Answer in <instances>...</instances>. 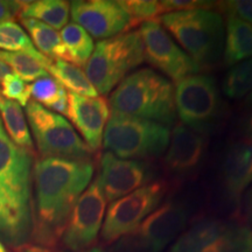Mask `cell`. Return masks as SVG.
I'll return each instance as SVG.
<instances>
[{"label":"cell","mask_w":252,"mask_h":252,"mask_svg":"<svg viewBox=\"0 0 252 252\" xmlns=\"http://www.w3.org/2000/svg\"><path fill=\"white\" fill-rule=\"evenodd\" d=\"M89 160L42 158L33 168L34 241L40 247L54 248L62 237L72 208L93 179Z\"/></svg>","instance_id":"obj_1"},{"label":"cell","mask_w":252,"mask_h":252,"mask_svg":"<svg viewBox=\"0 0 252 252\" xmlns=\"http://www.w3.org/2000/svg\"><path fill=\"white\" fill-rule=\"evenodd\" d=\"M30 151L15 145L0 121V241L13 248L33 236Z\"/></svg>","instance_id":"obj_2"},{"label":"cell","mask_w":252,"mask_h":252,"mask_svg":"<svg viewBox=\"0 0 252 252\" xmlns=\"http://www.w3.org/2000/svg\"><path fill=\"white\" fill-rule=\"evenodd\" d=\"M112 112L159 123L168 127L176 118L174 87L150 68L127 75L110 97Z\"/></svg>","instance_id":"obj_3"},{"label":"cell","mask_w":252,"mask_h":252,"mask_svg":"<svg viewBox=\"0 0 252 252\" xmlns=\"http://www.w3.org/2000/svg\"><path fill=\"white\" fill-rule=\"evenodd\" d=\"M159 20L201 70L220 62L224 46V24L220 13L212 9L171 12Z\"/></svg>","instance_id":"obj_4"},{"label":"cell","mask_w":252,"mask_h":252,"mask_svg":"<svg viewBox=\"0 0 252 252\" xmlns=\"http://www.w3.org/2000/svg\"><path fill=\"white\" fill-rule=\"evenodd\" d=\"M171 131L146 119L111 112L103 134V147L119 159L141 160L162 156Z\"/></svg>","instance_id":"obj_5"},{"label":"cell","mask_w":252,"mask_h":252,"mask_svg":"<svg viewBox=\"0 0 252 252\" xmlns=\"http://www.w3.org/2000/svg\"><path fill=\"white\" fill-rule=\"evenodd\" d=\"M144 61L139 32H126L97 43L86 63V75L97 93L106 94Z\"/></svg>","instance_id":"obj_6"},{"label":"cell","mask_w":252,"mask_h":252,"mask_svg":"<svg viewBox=\"0 0 252 252\" xmlns=\"http://www.w3.org/2000/svg\"><path fill=\"white\" fill-rule=\"evenodd\" d=\"M174 103L181 124L200 134L212 132L223 117V102L214 77L195 74L175 82Z\"/></svg>","instance_id":"obj_7"},{"label":"cell","mask_w":252,"mask_h":252,"mask_svg":"<svg viewBox=\"0 0 252 252\" xmlns=\"http://www.w3.org/2000/svg\"><path fill=\"white\" fill-rule=\"evenodd\" d=\"M26 115L37 150L43 158L89 160L94 153L70 123L59 113L30 100Z\"/></svg>","instance_id":"obj_8"},{"label":"cell","mask_w":252,"mask_h":252,"mask_svg":"<svg viewBox=\"0 0 252 252\" xmlns=\"http://www.w3.org/2000/svg\"><path fill=\"white\" fill-rule=\"evenodd\" d=\"M167 189L168 186L165 181L150 182L111 202L100 230V238L104 243H113L132 234L159 207Z\"/></svg>","instance_id":"obj_9"},{"label":"cell","mask_w":252,"mask_h":252,"mask_svg":"<svg viewBox=\"0 0 252 252\" xmlns=\"http://www.w3.org/2000/svg\"><path fill=\"white\" fill-rule=\"evenodd\" d=\"M168 252H252V231L219 220H203L182 232Z\"/></svg>","instance_id":"obj_10"},{"label":"cell","mask_w":252,"mask_h":252,"mask_svg":"<svg viewBox=\"0 0 252 252\" xmlns=\"http://www.w3.org/2000/svg\"><path fill=\"white\" fill-rule=\"evenodd\" d=\"M138 32L143 41L145 60L168 78L178 82L201 71L200 67L162 27L158 18L145 21Z\"/></svg>","instance_id":"obj_11"},{"label":"cell","mask_w":252,"mask_h":252,"mask_svg":"<svg viewBox=\"0 0 252 252\" xmlns=\"http://www.w3.org/2000/svg\"><path fill=\"white\" fill-rule=\"evenodd\" d=\"M105 207L106 200L96 179L78 197L69 216L61 237L68 250L84 251L96 242L102 230Z\"/></svg>","instance_id":"obj_12"},{"label":"cell","mask_w":252,"mask_h":252,"mask_svg":"<svg viewBox=\"0 0 252 252\" xmlns=\"http://www.w3.org/2000/svg\"><path fill=\"white\" fill-rule=\"evenodd\" d=\"M188 220V210L179 202H167L145 219L128 236V250L162 252L179 237Z\"/></svg>","instance_id":"obj_13"},{"label":"cell","mask_w":252,"mask_h":252,"mask_svg":"<svg viewBox=\"0 0 252 252\" xmlns=\"http://www.w3.org/2000/svg\"><path fill=\"white\" fill-rule=\"evenodd\" d=\"M70 15L75 24L91 37L106 40L130 32L135 25L119 1L112 0H77L70 2Z\"/></svg>","instance_id":"obj_14"},{"label":"cell","mask_w":252,"mask_h":252,"mask_svg":"<svg viewBox=\"0 0 252 252\" xmlns=\"http://www.w3.org/2000/svg\"><path fill=\"white\" fill-rule=\"evenodd\" d=\"M152 176L150 166L140 160L119 159L105 151L100 157L97 181L106 202H113L149 184Z\"/></svg>","instance_id":"obj_15"},{"label":"cell","mask_w":252,"mask_h":252,"mask_svg":"<svg viewBox=\"0 0 252 252\" xmlns=\"http://www.w3.org/2000/svg\"><path fill=\"white\" fill-rule=\"evenodd\" d=\"M67 116L84 138L88 147L93 152L98 151L110 118L108 100L98 96L86 97L70 93L68 94Z\"/></svg>","instance_id":"obj_16"},{"label":"cell","mask_w":252,"mask_h":252,"mask_svg":"<svg viewBox=\"0 0 252 252\" xmlns=\"http://www.w3.org/2000/svg\"><path fill=\"white\" fill-rule=\"evenodd\" d=\"M206 135L195 132L184 124L173 128L163 165L176 175H188L198 168L206 156Z\"/></svg>","instance_id":"obj_17"},{"label":"cell","mask_w":252,"mask_h":252,"mask_svg":"<svg viewBox=\"0 0 252 252\" xmlns=\"http://www.w3.org/2000/svg\"><path fill=\"white\" fill-rule=\"evenodd\" d=\"M223 186L230 200L238 203L252 184V144L237 141L229 147L222 168Z\"/></svg>","instance_id":"obj_18"},{"label":"cell","mask_w":252,"mask_h":252,"mask_svg":"<svg viewBox=\"0 0 252 252\" xmlns=\"http://www.w3.org/2000/svg\"><path fill=\"white\" fill-rule=\"evenodd\" d=\"M249 59H252V26L234 15H228L223 49L224 64L230 67Z\"/></svg>","instance_id":"obj_19"},{"label":"cell","mask_w":252,"mask_h":252,"mask_svg":"<svg viewBox=\"0 0 252 252\" xmlns=\"http://www.w3.org/2000/svg\"><path fill=\"white\" fill-rule=\"evenodd\" d=\"M18 15L20 19H34L54 30H62L68 25L70 2L63 0L19 1Z\"/></svg>","instance_id":"obj_20"},{"label":"cell","mask_w":252,"mask_h":252,"mask_svg":"<svg viewBox=\"0 0 252 252\" xmlns=\"http://www.w3.org/2000/svg\"><path fill=\"white\" fill-rule=\"evenodd\" d=\"M21 24L27 30L32 42L41 54L54 61L62 60L69 62L68 53L58 31L34 19H21Z\"/></svg>","instance_id":"obj_21"},{"label":"cell","mask_w":252,"mask_h":252,"mask_svg":"<svg viewBox=\"0 0 252 252\" xmlns=\"http://www.w3.org/2000/svg\"><path fill=\"white\" fill-rule=\"evenodd\" d=\"M0 115H1L4 128L8 137L18 146L33 152V140L25 113L14 100L7 99L0 93Z\"/></svg>","instance_id":"obj_22"},{"label":"cell","mask_w":252,"mask_h":252,"mask_svg":"<svg viewBox=\"0 0 252 252\" xmlns=\"http://www.w3.org/2000/svg\"><path fill=\"white\" fill-rule=\"evenodd\" d=\"M47 70L64 89L67 88L72 94L86 97H97L98 94L89 78L87 77L86 72L82 71L77 65L62 60H56L55 62L52 61Z\"/></svg>","instance_id":"obj_23"},{"label":"cell","mask_w":252,"mask_h":252,"mask_svg":"<svg viewBox=\"0 0 252 252\" xmlns=\"http://www.w3.org/2000/svg\"><path fill=\"white\" fill-rule=\"evenodd\" d=\"M60 35L68 53L69 63L77 67L86 65L94 48L93 37L88 32L80 25L71 23L62 28Z\"/></svg>","instance_id":"obj_24"},{"label":"cell","mask_w":252,"mask_h":252,"mask_svg":"<svg viewBox=\"0 0 252 252\" xmlns=\"http://www.w3.org/2000/svg\"><path fill=\"white\" fill-rule=\"evenodd\" d=\"M31 96L36 103L50 111L67 115L68 93L55 78L46 76L39 78L30 86Z\"/></svg>","instance_id":"obj_25"},{"label":"cell","mask_w":252,"mask_h":252,"mask_svg":"<svg viewBox=\"0 0 252 252\" xmlns=\"http://www.w3.org/2000/svg\"><path fill=\"white\" fill-rule=\"evenodd\" d=\"M0 60L25 82H35L49 74L46 64L28 53L0 50Z\"/></svg>","instance_id":"obj_26"},{"label":"cell","mask_w":252,"mask_h":252,"mask_svg":"<svg viewBox=\"0 0 252 252\" xmlns=\"http://www.w3.org/2000/svg\"><path fill=\"white\" fill-rule=\"evenodd\" d=\"M223 94L229 98H242L252 91V59L235 64L226 72L222 84Z\"/></svg>","instance_id":"obj_27"},{"label":"cell","mask_w":252,"mask_h":252,"mask_svg":"<svg viewBox=\"0 0 252 252\" xmlns=\"http://www.w3.org/2000/svg\"><path fill=\"white\" fill-rule=\"evenodd\" d=\"M119 4L137 24L153 20L160 14H166L161 1L157 0H125V1H119Z\"/></svg>","instance_id":"obj_28"},{"label":"cell","mask_w":252,"mask_h":252,"mask_svg":"<svg viewBox=\"0 0 252 252\" xmlns=\"http://www.w3.org/2000/svg\"><path fill=\"white\" fill-rule=\"evenodd\" d=\"M0 93L7 99L14 100L19 105L26 106L31 99V89L26 82L14 74H8L0 82Z\"/></svg>","instance_id":"obj_29"},{"label":"cell","mask_w":252,"mask_h":252,"mask_svg":"<svg viewBox=\"0 0 252 252\" xmlns=\"http://www.w3.org/2000/svg\"><path fill=\"white\" fill-rule=\"evenodd\" d=\"M217 6L228 13V15H234L252 26V0L217 2Z\"/></svg>","instance_id":"obj_30"},{"label":"cell","mask_w":252,"mask_h":252,"mask_svg":"<svg viewBox=\"0 0 252 252\" xmlns=\"http://www.w3.org/2000/svg\"><path fill=\"white\" fill-rule=\"evenodd\" d=\"M166 13L181 11H193V9H210L215 2L200 1V0H165L161 1Z\"/></svg>","instance_id":"obj_31"},{"label":"cell","mask_w":252,"mask_h":252,"mask_svg":"<svg viewBox=\"0 0 252 252\" xmlns=\"http://www.w3.org/2000/svg\"><path fill=\"white\" fill-rule=\"evenodd\" d=\"M19 1H2L0 0V24L13 21L15 15H18Z\"/></svg>","instance_id":"obj_32"},{"label":"cell","mask_w":252,"mask_h":252,"mask_svg":"<svg viewBox=\"0 0 252 252\" xmlns=\"http://www.w3.org/2000/svg\"><path fill=\"white\" fill-rule=\"evenodd\" d=\"M15 252H53L52 249L40 247V245H30L25 244L21 247L15 248Z\"/></svg>","instance_id":"obj_33"},{"label":"cell","mask_w":252,"mask_h":252,"mask_svg":"<svg viewBox=\"0 0 252 252\" xmlns=\"http://www.w3.org/2000/svg\"><path fill=\"white\" fill-rule=\"evenodd\" d=\"M243 128H244V134H245V138H247V141L252 144V113H250V115L248 116V118L245 119Z\"/></svg>","instance_id":"obj_34"},{"label":"cell","mask_w":252,"mask_h":252,"mask_svg":"<svg viewBox=\"0 0 252 252\" xmlns=\"http://www.w3.org/2000/svg\"><path fill=\"white\" fill-rule=\"evenodd\" d=\"M8 74H11V69L0 60V82L2 81V78L5 76H7Z\"/></svg>","instance_id":"obj_35"},{"label":"cell","mask_w":252,"mask_h":252,"mask_svg":"<svg viewBox=\"0 0 252 252\" xmlns=\"http://www.w3.org/2000/svg\"><path fill=\"white\" fill-rule=\"evenodd\" d=\"M247 209H248V214L250 216V219L252 220V188L250 190V193L248 195V201H247Z\"/></svg>","instance_id":"obj_36"},{"label":"cell","mask_w":252,"mask_h":252,"mask_svg":"<svg viewBox=\"0 0 252 252\" xmlns=\"http://www.w3.org/2000/svg\"><path fill=\"white\" fill-rule=\"evenodd\" d=\"M81 252H105V251L100 248H91V249H87V250L81 251Z\"/></svg>","instance_id":"obj_37"},{"label":"cell","mask_w":252,"mask_h":252,"mask_svg":"<svg viewBox=\"0 0 252 252\" xmlns=\"http://www.w3.org/2000/svg\"><path fill=\"white\" fill-rule=\"evenodd\" d=\"M0 252H7V250H6V248L4 247V244H2L1 241H0Z\"/></svg>","instance_id":"obj_38"},{"label":"cell","mask_w":252,"mask_h":252,"mask_svg":"<svg viewBox=\"0 0 252 252\" xmlns=\"http://www.w3.org/2000/svg\"><path fill=\"white\" fill-rule=\"evenodd\" d=\"M248 103L250 104V105H252V91L249 94V96H248Z\"/></svg>","instance_id":"obj_39"}]
</instances>
